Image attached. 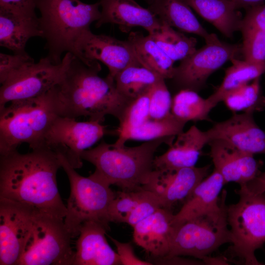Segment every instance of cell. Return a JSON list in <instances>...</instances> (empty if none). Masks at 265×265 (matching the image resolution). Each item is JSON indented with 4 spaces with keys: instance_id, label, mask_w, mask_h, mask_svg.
Segmentation results:
<instances>
[{
    "instance_id": "8",
    "label": "cell",
    "mask_w": 265,
    "mask_h": 265,
    "mask_svg": "<svg viewBox=\"0 0 265 265\" xmlns=\"http://www.w3.org/2000/svg\"><path fill=\"white\" fill-rule=\"evenodd\" d=\"M227 192L222 193L220 208L175 226L170 250L166 260L181 256L200 260L226 243H231L225 204Z\"/></svg>"
},
{
    "instance_id": "3",
    "label": "cell",
    "mask_w": 265,
    "mask_h": 265,
    "mask_svg": "<svg viewBox=\"0 0 265 265\" xmlns=\"http://www.w3.org/2000/svg\"><path fill=\"white\" fill-rule=\"evenodd\" d=\"M175 139L160 138L130 147L102 140L95 147L85 150L81 158L95 166L91 177L123 191L138 190L154 170V155L158 148L162 143L169 146Z\"/></svg>"
},
{
    "instance_id": "34",
    "label": "cell",
    "mask_w": 265,
    "mask_h": 265,
    "mask_svg": "<svg viewBox=\"0 0 265 265\" xmlns=\"http://www.w3.org/2000/svg\"><path fill=\"white\" fill-rule=\"evenodd\" d=\"M147 190L123 191L115 192L108 211L109 222L125 223L145 196Z\"/></svg>"
},
{
    "instance_id": "32",
    "label": "cell",
    "mask_w": 265,
    "mask_h": 265,
    "mask_svg": "<svg viewBox=\"0 0 265 265\" xmlns=\"http://www.w3.org/2000/svg\"><path fill=\"white\" fill-rule=\"evenodd\" d=\"M150 35L174 62L182 60L196 50V38L187 37L164 24L157 32Z\"/></svg>"
},
{
    "instance_id": "5",
    "label": "cell",
    "mask_w": 265,
    "mask_h": 265,
    "mask_svg": "<svg viewBox=\"0 0 265 265\" xmlns=\"http://www.w3.org/2000/svg\"><path fill=\"white\" fill-rule=\"evenodd\" d=\"M56 116L45 94L0 107V156L17 150L23 143L31 149L43 147L45 135Z\"/></svg>"
},
{
    "instance_id": "18",
    "label": "cell",
    "mask_w": 265,
    "mask_h": 265,
    "mask_svg": "<svg viewBox=\"0 0 265 265\" xmlns=\"http://www.w3.org/2000/svg\"><path fill=\"white\" fill-rule=\"evenodd\" d=\"M173 216L171 209L159 208L132 227L134 241L151 256L165 260L175 229Z\"/></svg>"
},
{
    "instance_id": "15",
    "label": "cell",
    "mask_w": 265,
    "mask_h": 265,
    "mask_svg": "<svg viewBox=\"0 0 265 265\" xmlns=\"http://www.w3.org/2000/svg\"><path fill=\"white\" fill-rule=\"evenodd\" d=\"M210 166L206 165L171 171L154 169L142 189L154 193L163 208L171 209L175 203L186 199L209 175Z\"/></svg>"
},
{
    "instance_id": "33",
    "label": "cell",
    "mask_w": 265,
    "mask_h": 265,
    "mask_svg": "<svg viewBox=\"0 0 265 265\" xmlns=\"http://www.w3.org/2000/svg\"><path fill=\"white\" fill-rule=\"evenodd\" d=\"M151 87L132 99L126 107L117 129L115 131L118 137L125 134L149 119V101Z\"/></svg>"
},
{
    "instance_id": "30",
    "label": "cell",
    "mask_w": 265,
    "mask_h": 265,
    "mask_svg": "<svg viewBox=\"0 0 265 265\" xmlns=\"http://www.w3.org/2000/svg\"><path fill=\"white\" fill-rule=\"evenodd\" d=\"M162 79H164L142 66L132 65L118 73L114 81L119 92L132 100Z\"/></svg>"
},
{
    "instance_id": "35",
    "label": "cell",
    "mask_w": 265,
    "mask_h": 265,
    "mask_svg": "<svg viewBox=\"0 0 265 265\" xmlns=\"http://www.w3.org/2000/svg\"><path fill=\"white\" fill-rule=\"evenodd\" d=\"M240 31L244 60L253 63L265 62V32L245 26L241 27Z\"/></svg>"
},
{
    "instance_id": "27",
    "label": "cell",
    "mask_w": 265,
    "mask_h": 265,
    "mask_svg": "<svg viewBox=\"0 0 265 265\" xmlns=\"http://www.w3.org/2000/svg\"><path fill=\"white\" fill-rule=\"evenodd\" d=\"M230 61L232 65L226 69L222 82L207 98L214 107L227 93L265 73V62L253 63L236 57Z\"/></svg>"
},
{
    "instance_id": "36",
    "label": "cell",
    "mask_w": 265,
    "mask_h": 265,
    "mask_svg": "<svg viewBox=\"0 0 265 265\" xmlns=\"http://www.w3.org/2000/svg\"><path fill=\"white\" fill-rule=\"evenodd\" d=\"M172 98L162 79L151 88L149 101V119H161L171 114Z\"/></svg>"
},
{
    "instance_id": "42",
    "label": "cell",
    "mask_w": 265,
    "mask_h": 265,
    "mask_svg": "<svg viewBox=\"0 0 265 265\" xmlns=\"http://www.w3.org/2000/svg\"><path fill=\"white\" fill-rule=\"evenodd\" d=\"M240 187L254 194L265 193V171L259 173L252 180Z\"/></svg>"
},
{
    "instance_id": "14",
    "label": "cell",
    "mask_w": 265,
    "mask_h": 265,
    "mask_svg": "<svg viewBox=\"0 0 265 265\" xmlns=\"http://www.w3.org/2000/svg\"><path fill=\"white\" fill-rule=\"evenodd\" d=\"M81 60L88 65L94 60L105 64L109 73L106 77L114 80L121 71L132 65H141L128 40L85 32L78 43ZM142 66V65H141Z\"/></svg>"
},
{
    "instance_id": "1",
    "label": "cell",
    "mask_w": 265,
    "mask_h": 265,
    "mask_svg": "<svg viewBox=\"0 0 265 265\" xmlns=\"http://www.w3.org/2000/svg\"><path fill=\"white\" fill-rule=\"evenodd\" d=\"M101 70L98 61L88 65L75 55L59 82L45 93L53 113L101 123L107 115L119 120L132 100L119 92L114 80L100 77Z\"/></svg>"
},
{
    "instance_id": "7",
    "label": "cell",
    "mask_w": 265,
    "mask_h": 265,
    "mask_svg": "<svg viewBox=\"0 0 265 265\" xmlns=\"http://www.w3.org/2000/svg\"><path fill=\"white\" fill-rule=\"evenodd\" d=\"M57 154L70 185L64 221L72 237L79 236L81 225L88 220L99 222L109 230L108 211L115 192L102 181L80 175L62 155Z\"/></svg>"
},
{
    "instance_id": "24",
    "label": "cell",
    "mask_w": 265,
    "mask_h": 265,
    "mask_svg": "<svg viewBox=\"0 0 265 265\" xmlns=\"http://www.w3.org/2000/svg\"><path fill=\"white\" fill-rule=\"evenodd\" d=\"M43 37L39 19L36 16L19 14L0 10V45L14 53H27L29 39Z\"/></svg>"
},
{
    "instance_id": "29",
    "label": "cell",
    "mask_w": 265,
    "mask_h": 265,
    "mask_svg": "<svg viewBox=\"0 0 265 265\" xmlns=\"http://www.w3.org/2000/svg\"><path fill=\"white\" fill-rule=\"evenodd\" d=\"M213 108L208 99L202 98L198 92L183 89L172 98L171 113L186 123L189 121H209V114Z\"/></svg>"
},
{
    "instance_id": "2",
    "label": "cell",
    "mask_w": 265,
    "mask_h": 265,
    "mask_svg": "<svg viewBox=\"0 0 265 265\" xmlns=\"http://www.w3.org/2000/svg\"><path fill=\"white\" fill-rule=\"evenodd\" d=\"M60 167L57 154L45 147L26 154L16 150L0 156V197L64 219L67 207L56 181Z\"/></svg>"
},
{
    "instance_id": "41",
    "label": "cell",
    "mask_w": 265,
    "mask_h": 265,
    "mask_svg": "<svg viewBox=\"0 0 265 265\" xmlns=\"http://www.w3.org/2000/svg\"><path fill=\"white\" fill-rule=\"evenodd\" d=\"M117 249V253L121 265H151L152 263L142 261L137 258L130 243L121 242L111 237L108 236Z\"/></svg>"
},
{
    "instance_id": "25",
    "label": "cell",
    "mask_w": 265,
    "mask_h": 265,
    "mask_svg": "<svg viewBox=\"0 0 265 265\" xmlns=\"http://www.w3.org/2000/svg\"><path fill=\"white\" fill-rule=\"evenodd\" d=\"M222 34L232 38L240 31L242 18L234 4L229 0H183Z\"/></svg>"
},
{
    "instance_id": "4",
    "label": "cell",
    "mask_w": 265,
    "mask_h": 265,
    "mask_svg": "<svg viewBox=\"0 0 265 265\" xmlns=\"http://www.w3.org/2000/svg\"><path fill=\"white\" fill-rule=\"evenodd\" d=\"M100 6L99 1L87 4L80 0H36L47 57L53 63H60L64 52L71 53L81 59L79 40L90 30L91 24L100 19Z\"/></svg>"
},
{
    "instance_id": "39",
    "label": "cell",
    "mask_w": 265,
    "mask_h": 265,
    "mask_svg": "<svg viewBox=\"0 0 265 265\" xmlns=\"http://www.w3.org/2000/svg\"><path fill=\"white\" fill-rule=\"evenodd\" d=\"M37 0H0V10L19 14L36 16Z\"/></svg>"
},
{
    "instance_id": "11",
    "label": "cell",
    "mask_w": 265,
    "mask_h": 265,
    "mask_svg": "<svg viewBox=\"0 0 265 265\" xmlns=\"http://www.w3.org/2000/svg\"><path fill=\"white\" fill-rule=\"evenodd\" d=\"M74 56L67 52L57 64L47 56L42 58L7 80L0 88V108L13 102L45 94L59 82Z\"/></svg>"
},
{
    "instance_id": "10",
    "label": "cell",
    "mask_w": 265,
    "mask_h": 265,
    "mask_svg": "<svg viewBox=\"0 0 265 265\" xmlns=\"http://www.w3.org/2000/svg\"><path fill=\"white\" fill-rule=\"evenodd\" d=\"M107 132L102 123L56 116L46 133L43 147L62 155L75 169L82 167L81 154Z\"/></svg>"
},
{
    "instance_id": "21",
    "label": "cell",
    "mask_w": 265,
    "mask_h": 265,
    "mask_svg": "<svg viewBox=\"0 0 265 265\" xmlns=\"http://www.w3.org/2000/svg\"><path fill=\"white\" fill-rule=\"evenodd\" d=\"M209 142L206 131L192 126L178 134L164 153L155 157L154 169L171 171L195 166L202 149Z\"/></svg>"
},
{
    "instance_id": "19",
    "label": "cell",
    "mask_w": 265,
    "mask_h": 265,
    "mask_svg": "<svg viewBox=\"0 0 265 265\" xmlns=\"http://www.w3.org/2000/svg\"><path fill=\"white\" fill-rule=\"evenodd\" d=\"M107 230L99 222H84L80 229L73 265H121L118 254L106 241Z\"/></svg>"
},
{
    "instance_id": "12",
    "label": "cell",
    "mask_w": 265,
    "mask_h": 265,
    "mask_svg": "<svg viewBox=\"0 0 265 265\" xmlns=\"http://www.w3.org/2000/svg\"><path fill=\"white\" fill-rule=\"evenodd\" d=\"M240 44H231L218 38L196 50L175 67L172 80L180 89L199 92L208 79L225 62L241 53Z\"/></svg>"
},
{
    "instance_id": "6",
    "label": "cell",
    "mask_w": 265,
    "mask_h": 265,
    "mask_svg": "<svg viewBox=\"0 0 265 265\" xmlns=\"http://www.w3.org/2000/svg\"><path fill=\"white\" fill-rule=\"evenodd\" d=\"M236 193L238 201L226 208L231 242L224 256L245 265H262L255 252L265 243V193L254 194L243 187Z\"/></svg>"
},
{
    "instance_id": "31",
    "label": "cell",
    "mask_w": 265,
    "mask_h": 265,
    "mask_svg": "<svg viewBox=\"0 0 265 265\" xmlns=\"http://www.w3.org/2000/svg\"><path fill=\"white\" fill-rule=\"evenodd\" d=\"M223 102L227 108L233 112L260 111L265 108V96L261 86V77L227 93Z\"/></svg>"
},
{
    "instance_id": "44",
    "label": "cell",
    "mask_w": 265,
    "mask_h": 265,
    "mask_svg": "<svg viewBox=\"0 0 265 265\" xmlns=\"http://www.w3.org/2000/svg\"><path fill=\"white\" fill-rule=\"evenodd\" d=\"M207 265H228L229 260L225 256L212 257L208 256L203 260Z\"/></svg>"
},
{
    "instance_id": "28",
    "label": "cell",
    "mask_w": 265,
    "mask_h": 265,
    "mask_svg": "<svg viewBox=\"0 0 265 265\" xmlns=\"http://www.w3.org/2000/svg\"><path fill=\"white\" fill-rule=\"evenodd\" d=\"M186 124L177 119L171 113L161 119H148L119 137L114 144L123 146L127 140L131 139L147 141L163 137L176 138L183 132Z\"/></svg>"
},
{
    "instance_id": "20",
    "label": "cell",
    "mask_w": 265,
    "mask_h": 265,
    "mask_svg": "<svg viewBox=\"0 0 265 265\" xmlns=\"http://www.w3.org/2000/svg\"><path fill=\"white\" fill-rule=\"evenodd\" d=\"M102 7L101 17L96 27L110 23L118 25L124 31L136 26L144 28L153 35L160 28L162 23L157 16L148 8L136 2L127 0H100Z\"/></svg>"
},
{
    "instance_id": "38",
    "label": "cell",
    "mask_w": 265,
    "mask_h": 265,
    "mask_svg": "<svg viewBox=\"0 0 265 265\" xmlns=\"http://www.w3.org/2000/svg\"><path fill=\"white\" fill-rule=\"evenodd\" d=\"M161 208L163 207L160 199L154 193L147 190L145 196L125 223L133 227Z\"/></svg>"
},
{
    "instance_id": "43",
    "label": "cell",
    "mask_w": 265,
    "mask_h": 265,
    "mask_svg": "<svg viewBox=\"0 0 265 265\" xmlns=\"http://www.w3.org/2000/svg\"><path fill=\"white\" fill-rule=\"evenodd\" d=\"M232 1L238 10L244 8L245 10L265 2V0H229Z\"/></svg>"
},
{
    "instance_id": "17",
    "label": "cell",
    "mask_w": 265,
    "mask_h": 265,
    "mask_svg": "<svg viewBox=\"0 0 265 265\" xmlns=\"http://www.w3.org/2000/svg\"><path fill=\"white\" fill-rule=\"evenodd\" d=\"M208 145L214 169L222 176L225 184L234 182L242 186L259 174V164L253 154L220 139L212 140Z\"/></svg>"
},
{
    "instance_id": "22",
    "label": "cell",
    "mask_w": 265,
    "mask_h": 265,
    "mask_svg": "<svg viewBox=\"0 0 265 265\" xmlns=\"http://www.w3.org/2000/svg\"><path fill=\"white\" fill-rule=\"evenodd\" d=\"M224 185L222 176L214 169L195 187L179 212L174 214L173 225L176 226L219 210L222 201L219 194Z\"/></svg>"
},
{
    "instance_id": "40",
    "label": "cell",
    "mask_w": 265,
    "mask_h": 265,
    "mask_svg": "<svg viewBox=\"0 0 265 265\" xmlns=\"http://www.w3.org/2000/svg\"><path fill=\"white\" fill-rule=\"evenodd\" d=\"M242 26L255 27L265 32V2L245 9Z\"/></svg>"
},
{
    "instance_id": "23",
    "label": "cell",
    "mask_w": 265,
    "mask_h": 265,
    "mask_svg": "<svg viewBox=\"0 0 265 265\" xmlns=\"http://www.w3.org/2000/svg\"><path fill=\"white\" fill-rule=\"evenodd\" d=\"M148 8L162 24L181 31L193 33L205 39L206 43L217 39V36L209 33L199 22L189 7L183 0H146Z\"/></svg>"
},
{
    "instance_id": "26",
    "label": "cell",
    "mask_w": 265,
    "mask_h": 265,
    "mask_svg": "<svg viewBox=\"0 0 265 265\" xmlns=\"http://www.w3.org/2000/svg\"><path fill=\"white\" fill-rule=\"evenodd\" d=\"M127 40L142 66L156 73L164 79H172L174 62L163 52L151 35L131 32Z\"/></svg>"
},
{
    "instance_id": "16",
    "label": "cell",
    "mask_w": 265,
    "mask_h": 265,
    "mask_svg": "<svg viewBox=\"0 0 265 265\" xmlns=\"http://www.w3.org/2000/svg\"><path fill=\"white\" fill-rule=\"evenodd\" d=\"M254 113H234L229 118L215 123L206 131L210 141L220 139L245 152L265 154V132L255 122Z\"/></svg>"
},
{
    "instance_id": "13",
    "label": "cell",
    "mask_w": 265,
    "mask_h": 265,
    "mask_svg": "<svg viewBox=\"0 0 265 265\" xmlns=\"http://www.w3.org/2000/svg\"><path fill=\"white\" fill-rule=\"evenodd\" d=\"M38 211L0 197V265H17Z\"/></svg>"
},
{
    "instance_id": "37",
    "label": "cell",
    "mask_w": 265,
    "mask_h": 265,
    "mask_svg": "<svg viewBox=\"0 0 265 265\" xmlns=\"http://www.w3.org/2000/svg\"><path fill=\"white\" fill-rule=\"evenodd\" d=\"M34 63L27 53L8 54L0 53V83H3L21 71Z\"/></svg>"
},
{
    "instance_id": "9",
    "label": "cell",
    "mask_w": 265,
    "mask_h": 265,
    "mask_svg": "<svg viewBox=\"0 0 265 265\" xmlns=\"http://www.w3.org/2000/svg\"><path fill=\"white\" fill-rule=\"evenodd\" d=\"M73 238L64 219L37 211L17 265H71Z\"/></svg>"
},
{
    "instance_id": "45",
    "label": "cell",
    "mask_w": 265,
    "mask_h": 265,
    "mask_svg": "<svg viewBox=\"0 0 265 265\" xmlns=\"http://www.w3.org/2000/svg\"><path fill=\"white\" fill-rule=\"evenodd\" d=\"M127 0L131 1H134V0Z\"/></svg>"
}]
</instances>
